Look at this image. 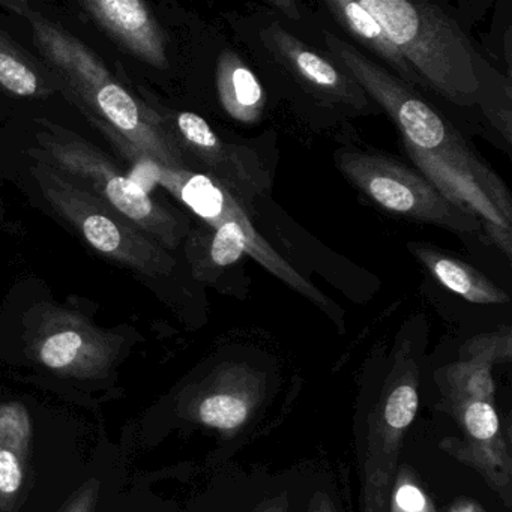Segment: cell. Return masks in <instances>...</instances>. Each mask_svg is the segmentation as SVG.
<instances>
[{"mask_svg":"<svg viewBox=\"0 0 512 512\" xmlns=\"http://www.w3.org/2000/svg\"><path fill=\"white\" fill-rule=\"evenodd\" d=\"M325 44L335 64L347 71L368 97L388 113L418 172L452 203L476 215L482 226L511 232V193L454 125L419 97L415 88L401 82L352 44L329 32H325Z\"/></svg>","mask_w":512,"mask_h":512,"instance_id":"cell-1","label":"cell"},{"mask_svg":"<svg viewBox=\"0 0 512 512\" xmlns=\"http://www.w3.org/2000/svg\"><path fill=\"white\" fill-rule=\"evenodd\" d=\"M0 8L29 23L34 46L65 94L110 143L121 140L161 166L188 169L184 152L158 110L128 92L76 35L46 19L26 0H0Z\"/></svg>","mask_w":512,"mask_h":512,"instance_id":"cell-2","label":"cell"},{"mask_svg":"<svg viewBox=\"0 0 512 512\" xmlns=\"http://www.w3.org/2000/svg\"><path fill=\"white\" fill-rule=\"evenodd\" d=\"M133 169L130 178L142 188L145 184V191L146 184L149 187L160 185L208 224V230L191 233L185 248L196 280L212 283L242 257L250 256L269 274L322 308L341 326L343 313L338 305L268 244L253 226L247 208L214 179L190 169H169L149 158H140L133 164Z\"/></svg>","mask_w":512,"mask_h":512,"instance_id":"cell-3","label":"cell"},{"mask_svg":"<svg viewBox=\"0 0 512 512\" xmlns=\"http://www.w3.org/2000/svg\"><path fill=\"white\" fill-rule=\"evenodd\" d=\"M400 50L419 86L458 107L493 109L496 71L481 58L457 22L421 0H359Z\"/></svg>","mask_w":512,"mask_h":512,"instance_id":"cell-4","label":"cell"},{"mask_svg":"<svg viewBox=\"0 0 512 512\" xmlns=\"http://www.w3.org/2000/svg\"><path fill=\"white\" fill-rule=\"evenodd\" d=\"M38 148L28 152L73 178L110 208L133 221L155 242L173 250L188 233V221L152 199L97 146L49 119H35Z\"/></svg>","mask_w":512,"mask_h":512,"instance_id":"cell-5","label":"cell"},{"mask_svg":"<svg viewBox=\"0 0 512 512\" xmlns=\"http://www.w3.org/2000/svg\"><path fill=\"white\" fill-rule=\"evenodd\" d=\"M31 175L53 209L101 256L146 277H167L175 259L133 221L89 193L73 178L28 152Z\"/></svg>","mask_w":512,"mask_h":512,"instance_id":"cell-6","label":"cell"},{"mask_svg":"<svg viewBox=\"0 0 512 512\" xmlns=\"http://www.w3.org/2000/svg\"><path fill=\"white\" fill-rule=\"evenodd\" d=\"M421 367L412 343L400 340L391 370L368 418L362 470L361 512H388L404 436L419 407Z\"/></svg>","mask_w":512,"mask_h":512,"instance_id":"cell-7","label":"cell"},{"mask_svg":"<svg viewBox=\"0 0 512 512\" xmlns=\"http://www.w3.org/2000/svg\"><path fill=\"white\" fill-rule=\"evenodd\" d=\"M340 172L380 209L451 232L475 233L482 221L443 196L418 170L377 152L340 151L335 155Z\"/></svg>","mask_w":512,"mask_h":512,"instance_id":"cell-8","label":"cell"},{"mask_svg":"<svg viewBox=\"0 0 512 512\" xmlns=\"http://www.w3.org/2000/svg\"><path fill=\"white\" fill-rule=\"evenodd\" d=\"M29 349L43 367L64 377L95 379L109 373L122 338L76 311L44 304L32 313Z\"/></svg>","mask_w":512,"mask_h":512,"instance_id":"cell-9","label":"cell"},{"mask_svg":"<svg viewBox=\"0 0 512 512\" xmlns=\"http://www.w3.org/2000/svg\"><path fill=\"white\" fill-rule=\"evenodd\" d=\"M157 110L181 151L196 157L208 170L206 175L232 194L244 208L268 193L271 176L253 149L224 142L196 113Z\"/></svg>","mask_w":512,"mask_h":512,"instance_id":"cell-10","label":"cell"},{"mask_svg":"<svg viewBox=\"0 0 512 512\" xmlns=\"http://www.w3.org/2000/svg\"><path fill=\"white\" fill-rule=\"evenodd\" d=\"M445 410L452 413L463 437L443 440L442 448L455 460L478 470L485 482L511 508L512 458L508 443L502 436L494 403L458 400L445 403Z\"/></svg>","mask_w":512,"mask_h":512,"instance_id":"cell-11","label":"cell"},{"mask_svg":"<svg viewBox=\"0 0 512 512\" xmlns=\"http://www.w3.org/2000/svg\"><path fill=\"white\" fill-rule=\"evenodd\" d=\"M262 41L275 61L317 100L356 113H370L373 109V100L347 71L314 52L278 23L263 29Z\"/></svg>","mask_w":512,"mask_h":512,"instance_id":"cell-12","label":"cell"},{"mask_svg":"<svg viewBox=\"0 0 512 512\" xmlns=\"http://www.w3.org/2000/svg\"><path fill=\"white\" fill-rule=\"evenodd\" d=\"M265 397V379L244 364H224L215 370L188 400V416L199 424L238 433Z\"/></svg>","mask_w":512,"mask_h":512,"instance_id":"cell-13","label":"cell"},{"mask_svg":"<svg viewBox=\"0 0 512 512\" xmlns=\"http://www.w3.org/2000/svg\"><path fill=\"white\" fill-rule=\"evenodd\" d=\"M512 358V331L476 335L463 344L457 361L437 371L436 380L443 392V403L458 400H484L494 403L493 368Z\"/></svg>","mask_w":512,"mask_h":512,"instance_id":"cell-14","label":"cell"},{"mask_svg":"<svg viewBox=\"0 0 512 512\" xmlns=\"http://www.w3.org/2000/svg\"><path fill=\"white\" fill-rule=\"evenodd\" d=\"M86 14L125 52L158 70L169 68L166 37L142 0H83Z\"/></svg>","mask_w":512,"mask_h":512,"instance_id":"cell-15","label":"cell"},{"mask_svg":"<svg viewBox=\"0 0 512 512\" xmlns=\"http://www.w3.org/2000/svg\"><path fill=\"white\" fill-rule=\"evenodd\" d=\"M32 425L19 401L0 404V503L11 506L25 485Z\"/></svg>","mask_w":512,"mask_h":512,"instance_id":"cell-16","label":"cell"},{"mask_svg":"<svg viewBox=\"0 0 512 512\" xmlns=\"http://www.w3.org/2000/svg\"><path fill=\"white\" fill-rule=\"evenodd\" d=\"M407 248L443 287L467 302L479 305L508 304V293L503 292L469 263L461 262L457 257L449 256L430 245L415 242L407 245Z\"/></svg>","mask_w":512,"mask_h":512,"instance_id":"cell-17","label":"cell"},{"mask_svg":"<svg viewBox=\"0 0 512 512\" xmlns=\"http://www.w3.org/2000/svg\"><path fill=\"white\" fill-rule=\"evenodd\" d=\"M331 16L356 41L383 62L382 67L406 85L419 86L418 77L407 64L400 50L389 40L380 23L362 7L359 0H328L325 2Z\"/></svg>","mask_w":512,"mask_h":512,"instance_id":"cell-18","label":"cell"},{"mask_svg":"<svg viewBox=\"0 0 512 512\" xmlns=\"http://www.w3.org/2000/svg\"><path fill=\"white\" fill-rule=\"evenodd\" d=\"M217 92L230 118L241 124H256L262 119L266 104L263 86L232 50H223L218 58Z\"/></svg>","mask_w":512,"mask_h":512,"instance_id":"cell-19","label":"cell"},{"mask_svg":"<svg viewBox=\"0 0 512 512\" xmlns=\"http://www.w3.org/2000/svg\"><path fill=\"white\" fill-rule=\"evenodd\" d=\"M0 91L28 100H44L56 92L37 62L4 31H0Z\"/></svg>","mask_w":512,"mask_h":512,"instance_id":"cell-20","label":"cell"},{"mask_svg":"<svg viewBox=\"0 0 512 512\" xmlns=\"http://www.w3.org/2000/svg\"><path fill=\"white\" fill-rule=\"evenodd\" d=\"M389 512H436L424 488L409 467H401L395 475L388 502Z\"/></svg>","mask_w":512,"mask_h":512,"instance_id":"cell-21","label":"cell"},{"mask_svg":"<svg viewBox=\"0 0 512 512\" xmlns=\"http://www.w3.org/2000/svg\"><path fill=\"white\" fill-rule=\"evenodd\" d=\"M98 499V487L94 481L82 488L74 499L68 503L64 512H94Z\"/></svg>","mask_w":512,"mask_h":512,"instance_id":"cell-22","label":"cell"},{"mask_svg":"<svg viewBox=\"0 0 512 512\" xmlns=\"http://www.w3.org/2000/svg\"><path fill=\"white\" fill-rule=\"evenodd\" d=\"M266 5L280 13L281 16L286 17V19L301 20V10L293 0H271V2H266Z\"/></svg>","mask_w":512,"mask_h":512,"instance_id":"cell-23","label":"cell"},{"mask_svg":"<svg viewBox=\"0 0 512 512\" xmlns=\"http://www.w3.org/2000/svg\"><path fill=\"white\" fill-rule=\"evenodd\" d=\"M305 512H338L331 496L325 491H316L311 497L310 505Z\"/></svg>","mask_w":512,"mask_h":512,"instance_id":"cell-24","label":"cell"},{"mask_svg":"<svg viewBox=\"0 0 512 512\" xmlns=\"http://www.w3.org/2000/svg\"><path fill=\"white\" fill-rule=\"evenodd\" d=\"M253 512H289L287 494H278V496L271 497V499H266Z\"/></svg>","mask_w":512,"mask_h":512,"instance_id":"cell-25","label":"cell"},{"mask_svg":"<svg viewBox=\"0 0 512 512\" xmlns=\"http://www.w3.org/2000/svg\"><path fill=\"white\" fill-rule=\"evenodd\" d=\"M449 512H485L479 503L469 499H461L454 503Z\"/></svg>","mask_w":512,"mask_h":512,"instance_id":"cell-26","label":"cell"}]
</instances>
